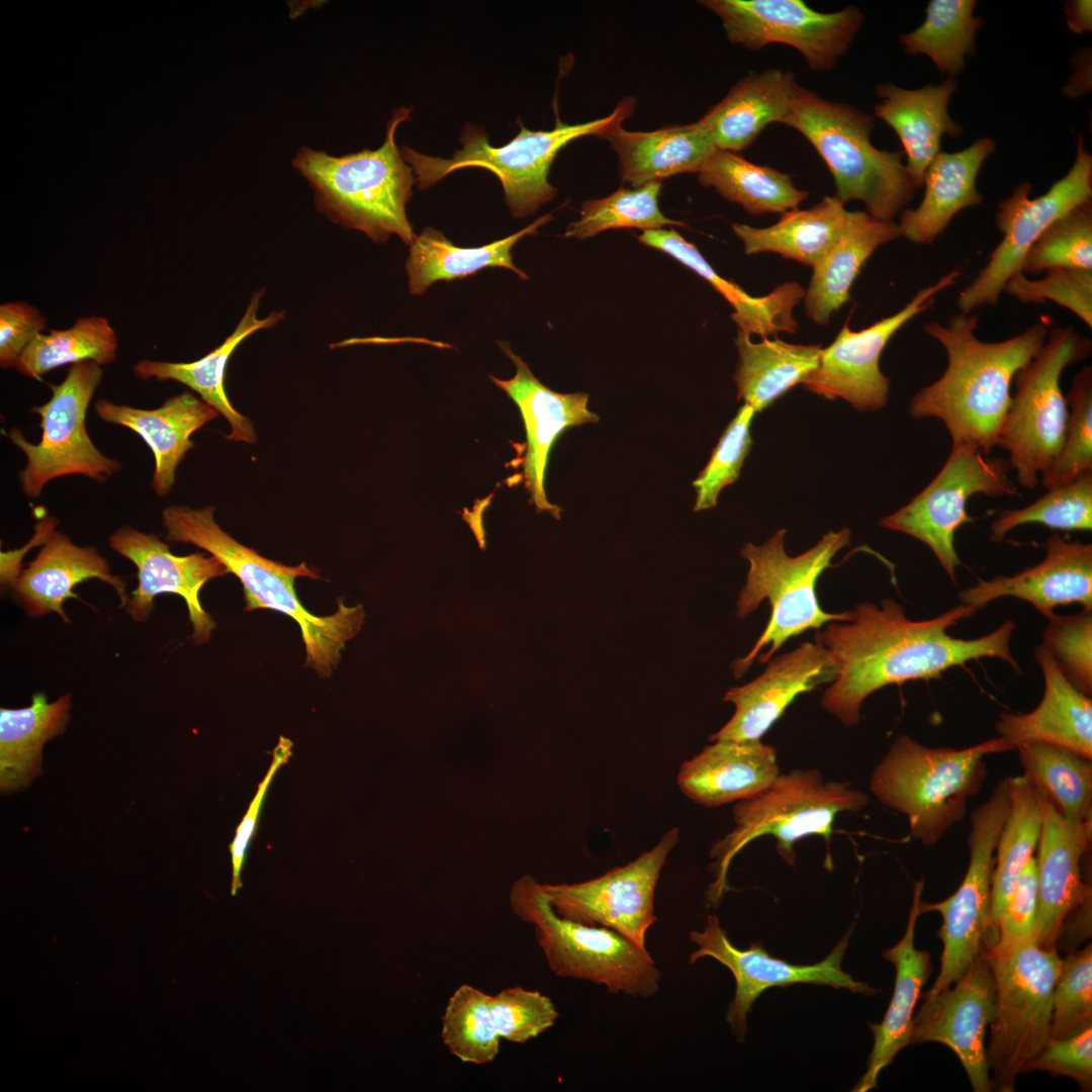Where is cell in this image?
Masks as SVG:
<instances>
[{
	"mask_svg": "<svg viewBox=\"0 0 1092 1092\" xmlns=\"http://www.w3.org/2000/svg\"><path fill=\"white\" fill-rule=\"evenodd\" d=\"M848 612V621L830 622L814 635L839 666L821 705L847 727L859 722L863 701L889 685L941 678L949 668L982 658H998L1021 671L1010 648L1016 628L1013 621L978 638L948 634L961 620L976 614L971 606L962 604L919 621L907 618L892 599L882 600L879 606L862 602Z\"/></svg>",
	"mask_w": 1092,
	"mask_h": 1092,
	"instance_id": "1",
	"label": "cell"
},
{
	"mask_svg": "<svg viewBox=\"0 0 1092 1092\" xmlns=\"http://www.w3.org/2000/svg\"><path fill=\"white\" fill-rule=\"evenodd\" d=\"M977 325V315L961 312L945 325L932 321L924 326L944 348L947 366L911 398L909 414L916 420H940L952 444H971L989 456L998 445L1014 378L1044 344L1050 325L1033 324L999 342L981 341Z\"/></svg>",
	"mask_w": 1092,
	"mask_h": 1092,
	"instance_id": "2",
	"label": "cell"
},
{
	"mask_svg": "<svg viewBox=\"0 0 1092 1092\" xmlns=\"http://www.w3.org/2000/svg\"><path fill=\"white\" fill-rule=\"evenodd\" d=\"M214 508L167 507L162 523L169 542L189 543L204 549L235 574L243 584L246 610L270 609L291 617L300 627L305 665L321 676L337 667L347 641L364 622L362 606L347 607L342 600L333 615L316 616L300 603L294 588L300 576L318 578L305 563L287 566L261 556L224 532L213 518Z\"/></svg>",
	"mask_w": 1092,
	"mask_h": 1092,
	"instance_id": "3",
	"label": "cell"
},
{
	"mask_svg": "<svg viewBox=\"0 0 1092 1092\" xmlns=\"http://www.w3.org/2000/svg\"><path fill=\"white\" fill-rule=\"evenodd\" d=\"M411 107L393 111L385 140L375 150L340 157L308 147L298 150L291 164L310 185L320 212L376 243L396 235L412 244L416 234L406 203L416 178L395 142L397 127L411 119Z\"/></svg>",
	"mask_w": 1092,
	"mask_h": 1092,
	"instance_id": "4",
	"label": "cell"
},
{
	"mask_svg": "<svg viewBox=\"0 0 1092 1092\" xmlns=\"http://www.w3.org/2000/svg\"><path fill=\"white\" fill-rule=\"evenodd\" d=\"M783 124L813 146L834 179V196L844 204L858 200L874 218L893 220L911 201L917 187L902 162L904 153L872 144L873 117L862 110L795 81Z\"/></svg>",
	"mask_w": 1092,
	"mask_h": 1092,
	"instance_id": "5",
	"label": "cell"
},
{
	"mask_svg": "<svg viewBox=\"0 0 1092 1092\" xmlns=\"http://www.w3.org/2000/svg\"><path fill=\"white\" fill-rule=\"evenodd\" d=\"M1008 750L1001 737L954 749L928 747L902 734L876 766L870 790L907 817L913 838L935 845L965 817L968 800L980 791L987 777L985 757Z\"/></svg>",
	"mask_w": 1092,
	"mask_h": 1092,
	"instance_id": "6",
	"label": "cell"
},
{
	"mask_svg": "<svg viewBox=\"0 0 1092 1092\" xmlns=\"http://www.w3.org/2000/svg\"><path fill=\"white\" fill-rule=\"evenodd\" d=\"M635 103V99L628 96L605 117L576 124L557 119L550 130H530L521 124L519 133L500 147L489 144L482 127L469 124L462 130L461 148L448 159L428 156L406 146L400 150L404 161L413 168L416 184L421 190L463 168L492 172L503 185L511 213L521 218L555 196L556 188L549 183L548 176L560 150L582 136L603 139L632 115Z\"/></svg>",
	"mask_w": 1092,
	"mask_h": 1092,
	"instance_id": "7",
	"label": "cell"
},
{
	"mask_svg": "<svg viewBox=\"0 0 1092 1092\" xmlns=\"http://www.w3.org/2000/svg\"><path fill=\"white\" fill-rule=\"evenodd\" d=\"M868 804L867 794L845 783L826 782L817 769L779 775L765 791L736 803L733 828L712 845L714 881L706 892L708 904H719L729 889L727 875L733 858L752 840L771 835L778 854L793 867L796 842L812 835L828 842L840 813L858 812Z\"/></svg>",
	"mask_w": 1092,
	"mask_h": 1092,
	"instance_id": "8",
	"label": "cell"
},
{
	"mask_svg": "<svg viewBox=\"0 0 1092 1092\" xmlns=\"http://www.w3.org/2000/svg\"><path fill=\"white\" fill-rule=\"evenodd\" d=\"M785 534V529L780 530L762 545L747 543L740 552L749 562V570L737 600L736 616H749L764 600L768 601L771 613L749 653L732 664L737 678L747 671L756 657L759 662H768L791 638L810 629L819 630L833 621L850 619L848 611H823L816 595L818 578L831 565L835 554L849 544L850 531L847 528L830 531L798 556L786 553Z\"/></svg>",
	"mask_w": 1092,
	"mask_h": 1092,
	"instance_id": "9",
	"label": "cell"
},
{
	"mask_svg": "<svg viewBox=\"0 0 1092 1092\" xmlns=\"http://www.w3.org/2000/svg\"><path fill=\"white\" fill-rule=\"evenodd\" d=\"M510 904L518 918L534 926L538 945L556 976L635 997H650L659 990L661 974L646 947L609 928L561 917L533 877L515 882Z\"/></svg>",
	"mask_w": 1092,
	"mask_h": 1092,
	"instance_id": "10",
	"label": "cell"
},
{
	"mask_svg": "<svg viewBox=\"0 0 1092 1092\" xmlns=\"http://www.w3.org/2000/svg\"><path fill=\"white\" fill-rule=\"evenodd\" d=\"M995 1013L986 1050L992 1088L1012 1092L1019 1074L1050 1040L1052 998L1062 959L1035 935L1009 946L991 945Z\"/></svg>",
	"mask_w": 1092,
	"mask_h": 1092,
	"instance_id": "11",
	"label": "cell"
},
{
	"mask_svg": "<svg viewBox=\"0 0 1092 1092\" xmlns=\"http://www.w3.org/2000/svg\"><path fill=\"white\" fill-rule=\"evenodd\" d=\"M1090 341L1072 327H1057L1015 378L998 445L1009 453L1018 483L1034 488L1062 449L1068 405L1061 388L1065 369L1088 356Z\"/></svg>",
	"mask_w": 1092,
	"mask_h": 1092,
	"instance_id": "12",
	"label": "cell"
},
{
	"mask_svg": "<svg viewBox=\"0 0 1092 1092\" xmlns=\"http://www.w3.org/2000/svg\"><path fill=\"white\" fill-rule=\"evenodd\" d=\"M1009 778L997 783L990 797L971 814L968 835L970 861L957 891L936 903L921 900V913L942 917L937 934L942 941L938 976L924 995L928 999L948 988L995 944L998 933L991 920L992 876L995 852L1009 809Z\"/></svg>",
	"mask_w": 1092,
	"mask_h": 1092,
	"instance_id": "13",
	"label": "cell"
},
{
	"mask_svg": "<svg viewBox=\"0 0 1092 1092\" xmlns=\"http://www.w3.org/2000/svg\"><path fill=\"white\" fill-rule=\"evenodd\" d=\"M102 375L101 366L92 361L71 365L61 383L50 385L51 398L31 408L40 417L39 442L27 441L17 428L7 434L26 458L19 481L27 496H38L59 477L79 474L104 481L121 469L95 446L86 428L87 410Z\"/></svg>",
	"mask_w": 1092,
	"mask_h": 1092,
	"instance_id": "14",
	"label": "cell"
},
{
	"mask_svg": "<svg viewBox=\"0 0 1092 1092\" xmlns=\"http://www.w3.org/2000/svg\"><path fill=\"white\" fill-rule=\"evenodd\" d=\"M1008 461L988 458L971 444H952L943 466L928 485L906 506L881 520V526L910 535L929 547L956 584L957 567L962 565L954 548V535L973 522L967 512L975 494L998 497L1020 495L1009 478Z\"/></svg>",
	"mask_w": 1092,
	"mask_h": 1092,
	"instance_id": "15",
	"label": "cell"
},
{
	"mask_svg": "<svg viewBox=\"0 0 1092 1092\" xmlns=\"http://www.w3.org/2000/svg\"><path fill=\"white\" fill-rule=\"evenodd\" d=\"M1031 185L1022 182L999 202L995 222L1003 237L989 255L985 267L959 294L962 313L983 305H995L1007 282L1021 272L1023 260L1040 236L1059 218L1091 201L1092 157L1082 136L1069 172L1042 195L1030 198Z\"/></svg>",
	"mask_w": 1092,
	"mask_h": 1092,
	"instance_id": "16",
	"label": "cell"
},
{
	"mask_svg": "<svg viewBox=\"0 0 1092 1092\" xmlns=\"http://www.w3.org/2000/svg\"><path fill=\"white\" fill-rule=\"evenodd\" d=\"M728 40L748 50L780 43L796 49L814 71H830L850 48L863 15L855 6L820 12L802 0H704Z\"/></svg>",
	"mask_w": 1092,
	"mask_h": 1092,
	"instance_id": "17",
	"label": "cell"
},
{
	"mask_svg": "<svg viewBox=\"0 0 1092 1092\" xmlns=\"http://www.w3.org/2000/svg\"><path fill=\"white\" fill-rule=\"evenodd\" d=\"M679 829H669L651 849L602 876L573 884H540L561 917L614 930L640 946L656 921L655 890Z\"/></svg>",
	"mask_w": 1092,
	"mask_h": 1092,
	"instance_id": "18",
	"label": "cell"
},
{
	"mask_svg": "<svg viewBox=\"0 0 1092 1092\" xmlns=\"http://www.w3.org/2000/svg\"><path fill=\"white\" fill-rule=\"evenodd\" d=\"M850 933L851 930L823 961L813 965H796L769 956L760 942L751 943L746 949L736 947L718 917L709 915L703 931L690 933V939L698 948L691 953L689 961L694 964L703 958H711L732 973L736 988L726 1020L732 1033L743 1041L747 1031V1014L760 994L768 988L814 984L845 988L864 995L879 992L869 984L854 980L841 968Z\"/></svg>",
	"mask_w": 1092,
	"mask_h": 1092,
	"instance_id": "19",
	"label": "cell"
},
{
	"mask_svg": "<svg viewBox=\"0 0 1092 1092\" xmlns=\"http://www.w3.org/2000/svg\"><path fill=\"white\" fill-rule=\"evenodd\" d=\"M960 276L959 270L949 271L920 289L902 309L866 329L856 332L845 324L836 339L822 349L818 367L803 382L805 388L827 399L843 398L859 412L884 407L890 380L880 369V358L888 342Z\"/></svg>",
	"mask_w": 1092,
	"mask_h": 1092,
	"instance_id": "20",
	"label": "cell"
},
{
	"mask_svg": "<svg viewBox=\"0 0 1092 1092\" xmlns=\"http://www.w3.org/2000/svg\"><path fill=\"white\" fill-rule=\"evenodd\" d=\"M988 948L952 985L924 999L913 1019L911 1043L939 1042L950 1049L975 1092L992 1090L985 1034L995 1013V983Z\"/></svg>",
	"mask_w": 1092,
	"mask_h": 1092,
	"instance_id": "21",
	"label": "cell"
},
{
	"mask_svg": "<svg viewBox=\"0 0 1092 1092\" xmlns=\"http://www.w3.org/2000/svg\"><path fill=\"white\" fill-rule=\"evenodd\" d=\"M108 544L138 569V585L124 607L133 621L143 623L148 620L158 595L176 594L186 603L193 640L202 644L210 639L215 622L203 610L199 595L206 582L229 573L220 560L201 552L175 555L158 535L139 531L128 525L114 531L109 536Z\"/></svg>",
	"mask_w": 1092,
	"mask_h": 1092,
	"instance_id": "22",
	"label": "cell"
},
{
	"mask_svg": "<svg viewBox=\"0 0 1092 1092\" xmlns=\"http://www.w3.org/2000/svg\"><path fill=\"white\" fill-rule=\"evenodd\" d=\"M838 663L820 642H803L771 659L764 671L742 687L731 688L724 701L735 711L710 740L757 742L801 694L833 682Z\"/></svg>",
	"mask_w": 1092,
	"mask_h": 1092,
	"instance_id": "23",
	"label": "cell"
},
{
	"mask_svg": "<svg viewBox=\"0 0 1092 1092\" xmlns=\"http://www.w3.org/2000/svg\"><path fill=\"white\" fill-rule=\"evenodd\" d=\"M499 347L515 363L516 374L508 380L489 377L516 403L524 422L527 440L521 461L525 487L538 512L546 511L559 520L561 509L548 500L544 487L551 449L567 429L597 423L600 418L587 408V393L553 391L534 376L509 345L500 342Z\"/></svg>",
	"mask_w": 1092,
	"mask_h": 1092,
	"instance_id": "24",
	"label": "cell"
},
{
	"mask_svg": "<svg viewBox=\"0 0 1092 1092\" xmlns=\"http://www.w3.org/2000/svg\"><path fill=\"white\" fill-rule=\"evenodd\" d=\"M1042 830L1038 842L1035 937L1044 949H1056L1069 915L1091 902L1081 861L1091 842L1092 820L1076 822L1063 816L1039 793Z\"/></svg>",
	"mask_w": 1092,
	"mask_h": 1092,
	"instance_id": "25",
	"label": "cell"
},
{
	"mask_svg": "<svg viewBox=\"0 0 1092 1092\" xmlns=\"http://www.w3.org/2000/svg\"><path fill=\"white\" fill-rule=\"evenodd\" d=\"M1044 549V558L1033 566L1013 575L979 579L976 585L962 589L961 603L978 611L1010 597L1029 603L1046 619L1056 614V608L1070 604L1092 610V544L1053 534Z\"/></svg>",
	"mask_w": 1092,
	"mask_h": 1092,
	"instance_id": "26",
	"label": "cell"
},
{
	"mask_svg": "<svg viewBox=\"0 0 1092 1092\" xmlns=\"http://www.w3.org/2000/svg\"><path fill=\"white\" fill-rule=\"evenodd\" d=\"M91 578L109 584L119 598V608L125 607L126 583L110 571L107 560L94 547L78 546L64 533L50 531L35 558L9 584L12 597L28 616L56 613L69 623L64 603L78 598L74 587Z\"/></svg>",
	"mask_w": 1092,
	"mask_h": 1092,
	"instance_id": "27",
	"label": "cell"
},
{
	"mask_svg": "<svg viewBox=\"0 0 1092 1092\" xmlns=\"http://www.w3.org/2000/svg\"><path fill=\"white\" fill-rule=\"evenodd\" d=\"M1044 679V692L1028 713H1001L996 731L1014 749L1024 742H1042L1092 759V700L1062 672L1044 645L1034 648Z\"/></svg>",
	"mask_w": 1092,
	"mask_h": 1092,
	"instance_id": "28",
	"label": "cell"
},
{
	"mask_svg": "<svg viewBox=\"0 0 1092 1092\" xmlns=\"http://www.w3.org/2000/svg\"><path fill=\"white\" fill-rule=\"evenodd\" d=\"M923 888V880L914 884L904 935L883 952V958L896 970L894 991L883 1020L880 1023L869 1022L874 1045L868 1069L853 1087V1092H868L876 1088L880 1073L912 1042L914 1010L931 972L930 952L917 949L914 944L916 923L922 914L920 903Z\"/></svg>",
	"mask_w": 1092,
	"mask_h": 1092,
	"instance_id": "29",
	"label": "cell"
},
{
	"mask_svg": "<svg viewBox=\"0 0 1092 1092\" xmlns=\"http://www.w3.org/2000/svg\"><path fill=\"white\" fill-rule=\"evenodd\" d=\"M685 761L677 785L693 802L705 807L748 800L779 777L777 750L761 741L715 740Z\"/></svg>",
	"mask_w": 1092,
	"mask_h": 1092,
	"instance_id": "30",
	"label": "cell"
},
{
	"mask_svg": "<svg viewBox=\"0 0 1092 1092\" xmlns=\"http://www.w3.org/2000/svg\"><path fill=\"white\" fill-rule=\"evenodd\" d=\"M95 412L102 421L133 431L150 447L155 458L151 485L160 496L171 491L179 463L193 448L191 435L219 415L190 392L171 396L152 410L98 399Z\"/></svg>",
	"mask_w": 1092,
	"mask_h": 1092,
	"instance_id": "31",
	"label": "cell"
},
{
	"mask_svg": "<svg viewBox=\"0 0 1092 1092\" xmlns=\"http://www.w3.org/2000/svg\"><path fill=\"white\" fill-rule=\"evenodd\" d=\"M957 88L952 77L919 89H904L891 83L876 87L880 102L875 105V114L899 136L907 159L905 166L917 188L923 185L928 166L941 152V138L944 134L954 138L963 132L947 110Z\"/></svg>",
	"mask_w": 1092,
	"mask_h": 1092,
	"instance_id": "32",
	"label": "cell"
},
{
	"mask_svg": "<svg viewBox=\"0 0 1092 1092\" xmlns=\"http://www.w3.org/2000/svg\"><path fill=\"white\" fill-rule=\"evenodd\" d=\"M994 150L993 140L983 138L960 152H940L925 173L920 204L901 214V236L915 244H931L958 212L981 204L983 195L976 181Z\"/></svg>",
	"mask_w": 1092,
	"mask_h": 1092,
	"instance_id": "33",
	"label": "cell"
},
{
	"mask_svg": "<svg viewBox=\"0 0 1092 1092\" xmlns=\"http://www.w3.org/2000/svg\"><path fill=\"white\" fill-rule=\"evenodd\" d=\"M641 244L662 251L708 281L733 306L731 318L739 331L762 339L781 332L795 333L794 307L804 298L805 290L797 282H785L764 296H751L736 283L721 277L697 247L675 230L643 231Z\"/></svg>",
	"mask_w": 1092,
	"mask_h": 1092,
	"instance_id": "34",
	"label": "cell"
},
{
	"mask_svg": "<svg viewBox=\"0 0 1092 1092\" xmlns=\"http://www.w3.org/2000/svg\"><path fill=\"white\" fill-rule=\"evenodd\" d=\"M263 290L257 291L234 332L214 350L202 358L188 363L141 360L134 365V373L142 379L174 380L199 394L200 398L222 415L231 427L225 436L233 441L254 443L256 434L251 421L239 413L228 398L224 374L229 359L237 347L249 336L261 330L271 329L283 317V311H273L266 317H258Z\"/></svg>",
	"mask_w": 1092,
	"mask_h": 1092,
	"instance_id": "35",
	"label": "cell"
},
{
	"mask_svg": "<svg viewBox=\"0 0 1092 1092\" xmlns=\"http://www.w3.org/2000/svg\"><path fill=\"white\" fill-rule=\"evenodd\" d=\"M795 81L792 72L776 68L750 73L699 121L716 149L738 153L752 145L768 124L784 123Z\"/></svg>",
	"mask_w": 1092,
	"mask_h": 1092,
	"instance_id": "36",
	"label": "cell"
},
{
	"mask_svg": "<svg viewBox=\"0 0 1092 1092\" xmlns=\"http://www.w3.org/2000/svg\"><path fill=\"white\" fill-rule=\"evenodd\" d=\"M603 139L618 155L622 180L634 188L677 174L698 173L716 150L699 120L651 131H630L621 125Z\"/></svg>",
	"mask_w": 1092,
	"mask_h": 1092,
	"instance_id": "37",
	"label": "cell"
},
{
	"mask_svg": "<svg viewBox=\"0 0 1092 1092\" xmlns=\"http://www.w3.org/2000/svg\"><path fill=\"white\" fill-rule=\"evenodd\" d=\"M900 236L899 225L893 220L874 218L867 211H850L841 236L813 267L804 296L807 315L815 324H827L849 299V290L867 260L881 245Z\"/></svg>",
	"mask_w": 1092,
	"mask_h": 1092,
	"instance_id": "38",
	"label": "cell"
},
{
	"mask_svg": "<svg viewBox=\"0 0 1092 1092\" xmlns=\"http://www.w3.org/2000/svg\"><path fill=\"white\" fill-rule=\"evenodd\" d=\"M551 218V213L545 214L505 239L472 248L455 246L441 232L425 228L410 245L405 263L411 293L421 295L435 282L463 279L487 267L507 268L521 279H528L514 264L512 250L522 238L536 234Z\"/></svg>",
	"mask_w": 1092,
	"mask_h": 1092,
	"instance_id": "39",
	"label": "cell"
},
{
	"mask_svg": "<svg viewBox=\"0 0 1092 1092\" xmlns=\"http://www.w3.org/2000/svg\"><path fill=\"white\" fill-rule=\"evenodd\" d=\"M849 213L836 196H824L808 209L782 213L770 226L733 223L732 229L747 255L772 252L813 268L841 236Z\"/></svg>",
	"mask_w": 1092,
	"mask_h": 1092,
	"instance_id": "40",
	"label": "cell"
},
{
	"mask_svg": "<svg viewBox=\"0 0 1092 1092\" xmlns=\"http://www.w3.org/2000/svg\"><path fill=\"white\" fill-rule=\"evenodd\" d=\"M737 398L760 413L818 367L820 345L790 344L778 338L754 343L738 330Z\"/></svg>",
	"mask_w": 1092,
	"mask_h": 1092,
	"instance_id": "41",
	"label": "cell"
},
{
	"mask_svg": "<svg viewBox=\"0 0 1092 1092\" xmlns=\"http://www.w3.org/2000/svg\"><path fill=\"white\" fill-rule=\"evenodd\" d=\"M70 708V695L49 703L46 695L38 693L28 707L0 709L2 792L23 788L39 775L43 745L64 732Z\"/></svg>",
	"mask_w": 1092,
	"mask_h": 1092,
	"instance_id": "42",
	"label": "cell"
},
{
	"mask_svg": "<svg viewBox=\"0 0 1092 1092\" xmlns=\"http://www.w3.org/2000/svg\"><path fill=\"white\" fill-rule=\"evenodd\" d=\"M697 174L702 185L714 188L751 215L782 214L797 209L809 195L795 186L790 175L753 164L737 153L718 149Z\"/></svg>",
	"mask_w": 1092,
	"mask_h": 1092,
	"instance_id": "43",
	"label": "cell"
},
{
	"mask_svg": "<svg viewBox=\"0 0 1092 1092\" xmlns=\"http://www.w3.org/2000/svg\"><path fill=\"white\" fill-rule=\"evenodd\" d=\"M1009 800L992 876L991 920L996 930L999 916L1021 872L1032 857L1042 830L1041 803L1036 790L1024 775L1009 777Z\"/></svg>",
	"mask_w": 1092,
	"mask_h": 1092,
	"instance_id": "44",
	"label": "cell"
},
{
	"mask_svg": "<svg viewBox=\"0 0 1092 1092\" xmlns=\"http://www.w3.org/2000/svg\"><path fill=\"white\" fill-rule=\"evenodd\" d=\"M1017 750L1024 776L1037 793L1076 822L1092 820V762L1066 748L1024 742Z\"/></svg>",
	"mask_w": 1092,
	"mask_h": 1092,
	"instance_id": "45",
	"label": "cell"
},
{
	"mask_svg": "<svg viewBox=\"0 0 1092 1092\" xmlns=\"http://www.w3.org/2000/svg\"><path fill=\"white\" fill-rule=\"evenodd\" d=\"M974 0H931L925 20L913 31L902 34L900 42L908 55L928 56L941 73L950 77L966 67V57L975 51V36L983 24L974 15Z\"/></svg>",
	"mask_w": 1092,
	"mask_h": 1092,
	"instance_id": "46",
	"label": "cell"
},
{
	"mask_svg": "<svg viewBox=\"0 0 1092 1092\" xmlns=\"http://www.w3.org/2000/svg\"><path fill=\"white\" fill-rule=\"evenodd\" d=\"M117 336L107 318L80 317L65 330L38 334L21 354L15 369L38 379L60 366L92 361L100 366L116 358Z\"/></svg>",
	"mask_w": 1092,
	"mask_h": 1092,
	"instance_id": "47",
	"label": "cell"
},
{
	"mask_svg": "<svg viewBox=\"0 0 1092 1092\" xmlns=\"http://www.w3.org/2000/svg\"><path fill=\"white\" fill-rule=\"evenodd\" d=\"M490 996L463 984L451 995L442 1016L441 1036L448 1051L463 1063L494 1061L500 1036L491 1018Z\"/></svg>",
	"mask_w": 1092,
	"mask_h": 1092,
	"instance_id": "48",
	"label": "cell"
},
{
	"mask_svg": "<svg viewBox=\"0 0 1092 1092\" xmlns=\"http://www.w3.org/2000/svg\"><path fill=\"white\" fill-rule=\"evenodd\" d=\"M661 182H651L634 189L619 188L600 199L585 200L579 218L571 222L562 237L584 240L604 231L636 228L642 231L664 225L686 224L666 217L658 205Z\"/></svg>",
	"mask_w": 1092,
	"mask_h": 1092,
	"instance_id": "49",
	"label": "cell"
},
{
	"mask_svg": "<svg viewBox=\"0 0 1092 1092\" xmlns=\"http://www.w3.org/2000/svg\"><path fill=\"white\" fill-rule=\"evenodd\" d=\"M1048 490L1024 508L1002 511L991 523V540L1000 542L1009 532L1027 524L1054 530L1091 531L1092 471Z\"/></svg>",
	"mask_w": 1092,
	"mask_h": 1092,
	"instance_id": "50",
	"label": "cell"
},
{
	"mask_svg": "<svg viewBox=\"0 0 1092 1092\" xmlns=\"http://www.w3.org/2000/svg\"><path fill=\"white\" fill-rule=\"evenodd\" d=\"M1068 420L1065 439L1052 467L1041 477L1046 489L1092 471V369L1084 367L1066 395Z\"/></svg>",
	"mask_w": 1092,
	"mask_h": 1092,
	"instance_id": "51",
	"label": "cell"
},
{
	"mask_svg": "<svg viewBox=\"0 0 1092 1092\" xmlns=\"http://www.w3.org/2000/svg\"><path fill=\"white\" fill-rule=\"evenodd\" d=\"M1055 268L1092 270V201L1056 220L1026 254L1022 273Z\"/></svg>",
	"mask_w": 1092,
	"mask_h": 1092,
	"instance_id": "52",
	"label": "cell"
},
{
	"mask_svg": "<svg viewBox=\"0 0 1092 1092\" xmlns=\"http://www.w3.org/2000/svg\"><path fill=\"white\" fill-rule=\"evenodd\" d=\"M1092 1026V947L1089 943L1062 960L1053 990L1050 1039Z\"/></svg>",
	"mask_w": 1092,
	"mask_h": 1092,
	"instance_id": "53",
	"label": "cell"
},
{
	"mask_svg": "<svg viewBox=\"0 0 1092 1092\" xmlns=\"http://www.w3.org/2000/svg\"><path fill=\"white\" fill-rule=\"evenodd\" d=\"M755 411L743 404L727 425L705 468L694 480L696 512L712 509L721 490L733 483L752 445L750 425Z\"/></svg>",
	"mask_w": 1092,
	"mask_h": 1092,
	"instance_id": "54",
	"label": "cell"
},
{
	"mask_svg": "<svg viewBox=\"0 0 1092 1092\" xmlns=\"http://www.w3.org/2000/svg\"><path fill=\"white\" fill-rule=\"evenodd\" d=\"M1042 632V645L1065 676L1087 696L1092 695V610L1054 614Z\"/></svg>",
	"mask_w": 1092,
	"mask_h": 1092,
	"instance_id": "55",
	"label": "cell"
},
{
	"mask_svg": "<svg viewBox=\"0 0 1092 1092\" xmlns=\"http://www.w3.org/2000/svg\"><path fill=\"white\" fill-rule=\"evenodd\" d=\"M1004 291L1022 303L1053 301L1074 312L1092 328V270L1055 268L1038 279H1029L1022 272L1014 275Z\"/></svg>",
	"mask_w": 1092,
	"mask_h": 1092,
	"instance_id": "56",
	"label": "cell"
},
{
	"mask_svg": "<svg viewBox=\"0 0 1092 1092\" xmlns=\"http://www.w3.org/2000/svg\"><path fill=\"white\" fill-rule=\"evenodd\" d=\"M493 1025L500 1036L525 1043L551 1028L559 1013L552 1000L536 990L516 986L489 998Z\"/></svg>",
	"mask_w": 1092,
	"mask_h": 1092,
	"instance_id": "57",
	"label": "cell"
},
{
	"mask_svg": "<svg viewBox=\"0 0 1092 1092\" xmlns=\"http://www.w3.org/2000/svg\"><path fill=\"white\" fill-rule=\"evenodd\" d=\"M1039 1070L1074 1079L1081 1088L1092 1086V1026L1073 1035L1050 1039L1029 1063L1027 1072Z\"/></svg>",
	"mask_w": 1092,
	"mask_h": 1092,
	"instance_id": "58",
	"label": "cell"
},
{
	"mask_svg": "<svg viewBox=\"0 0 1092 1092\" xmlns=\"http://www.w3.org/2000/svg\"><path fill=\"white\" fill-rule=\"evenodd\" d=\"M1037 911L1036 859L1032 856L1021 872L1013 893L999 916L994 945L1009 946L1035 935Z\"/></svg>",
	"mask_w": 1092,
	"mask_h": 1092,
	"instance_id": "59",
	"label": "cell"
},
{
	"mask_svg": "<svg viewBox=\"0 0 1092 1092\" xmlns=\"http://www.w3.org/2000/svg\"><path fill=\"white\" fill-rule=\"evenodd\" d=\"M46 325V317L39 310L26 302L17 301L1 304V368H15L23 351L38 334L43 333Z\"/></svg>",
	"mask_w": 1092,
	"mask_h": 1092,
	"instance_id": "60",
	"label": "cell"
},
{
	"mask_svg": "<svg viewBox=\"0 0 1092 1092\" xmlns=\"http://www.w3.org/2000/svg\"><path fill=\"white\" fill-rule=\"evenodd\" d=\"M292 742L281 736L279 742L273 750V759L270 767L258 786L257 793L255 794L245 816L239 824L236 835L230 845V851L232 855L233 877L231 894L235 896L237 892L242 888V870L245 862L246 851L249 842L254 834L260 810L263 800L266 796L268 787L274 778L277 769L284 763H286L291 756Z\"/></svg>",
	"mask_w": 1092,
	"mask_h": 1092,
	"instance_id": "61",
	"label": "cell"
},
{
	"mask_svg": "<svg viewBox=\"0 0 1092 1092\" xmlns=\"http://www.w3.org/2000/svg\"><path fill=\"white\" fill-rule=\"evenodd\" d=\"M1065 8L1067 24L1071 31L1083 33L1092 30V5L1090 0L1068 1Z\"/></svg>",
	"mask_w": 1092,
	"mask_h": 1092,
	"instance_id": "62",
	"label": "cell"
}]
</instances>
